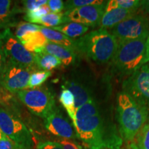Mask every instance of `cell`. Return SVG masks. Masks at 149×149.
<instances>
[{"label":"cell","instance_id":"52a82bcc","mask_svg":"<svg viewBox=\"0 0 149 149\" xmlns=\"http://www.w3.org/2000/svg\"><path fill=\"white\" fill-rule=\"evenodd\" d=\"M111 33L118 43L145 38L149 36V20L146 16L136 14L111 29Z\"/></svg>","mask_w":149,"mask_h":149},{"label":"cell","instance_id":"5b68a950","mask_svg":"<svg viewBox=\"0 0 149 149\" xmlns=\"http://www.w3.org/2000/svg\"><path fill=\"white\" fill-rule=\"evenodd\" d=\"M0 49L6 61L36 72L34 54L27 51L9 29L0 33Z\"/></svg>","mask_w":149,"mask_h":149},{"label":"cell","instance_id":"836d02e7","mask_svg":"<svg viewBox=\"0 0 149 149\" xmlns=\"http://www.w3.org/2000/svg\"><path fill=\"white\" fill-rule=\"evenodd\" d=\"M13 143L0 129V149H13Z\"/></svg>","mask_w":149,"mask_h":149},{"label":"cell","instance_id":"4dcf8cb0","mask_svg":"<svg viewBox=\"0 0 149 149\" xmlns=\"http://www.w3.org/2000/svg\"><path fill=\"white\" fill-rule=\"evenodd\" d=\"M47 5L53 13H60L64 9V2L61 0H48Z\"/></svg>","mask_w":149,"mask_h":149},{"label":"cell","instance_id":"4316f807","mask_svg":"<svg viewBox=\"0 0 149 149\" xmlns=\"http://www.w3.org/2000/svg\"><path fill=\"white\" fill-rule=\"evenodd\" d=\"M106 1L102 0H69L64 3V9L67 11L86 6L103 4Z\"/></svg>","mask_w":149,"mask_h":149},{"label":"cell","instance_id":"8fae6325","mask_svg":"<svg viewBox=\"0 0 149 149\" xmlns=\"http://www.w3.org/2000/svg\"><path fill=\"white\" fill-rule=\"evenodd\" d=\"M107 3V1L103 4L86 6L66 11L64 13L66 24L74 22L88 27L99 26L102 17L105 13Z\"/></svg>","mask_w":149,"mask_h":149},{"label":"cell","instance_id":"d4e9b609","mask_svg":"<svg viewBox=\"0 0 149 149\" xmlns=\"http://www.w3.org/2000/svg\"><path fill=\"white\" fill-rule=\"evenodd\" d=\"M51 13V10H50L49 7L46 3V4L42 6L40 8L37 9V10L26 13L24 17V19L27 22L35 24H37V22L42 17Z\"/></svg>","mask_w":149,"mask_h":149},{"label":"cell","instance_id":"8d00e7d4","mask_svg":"<svg viewBox=\"0 0 149 149\" xmlns=\"http://www.w3.org/2000/svg\"><path fill=\"white\" fill-rule=\"evenodd\" d=\"M13 149H30V148H28L27 147L22 146V145L16 144V143L15 142H13Z\"/></svg>","mask_w":149,"mask_h":149},{"label":"cell","instance_id":"cb8c5ba5","mask_svg":"<svg viewBox=\"0 0 149 149\" xmlns=\"http://www.w3.org/2000/svg\"><path fill=\"white\" fill-rule=\"evenodd\" d=\"M134 140L137 149H149V122L144 124Z\"/></svg>","mask_w":149,"mask_h":149},{"label":"cell","instance_id":"f546056e","mask_svg":"<svg viewBox=\"0 0 149 149\" xmlns=\"http://www.w3.org/2000/svg\"><path fill=\"white\" fill-rule=\"evenodd\" d=\"M13 100V95L12 93L8 92L0 84V105L6 106L10 104Z\"/></svg>","mask_w":149,"mask_h":149},{"label":"cell","instance_id":"7402d4cb","mask_svg":"<svg viewBox=\"0 0 149 149\" xmlns=\"http://www.w3.org/2000/svg\"><path fill=\"white\" fill-rule=\"evenodd\" d=\"M37 24L43 25L44 27L51 29L53 27L59 26L62 24H66V22H65L64 13H51L42 17L37 22Z\"/></svg>","mask_w":149,"mask_h":149},{"label":"cell","instance_id":"9c48e42d","mask_svg":"<svg viewBox=\"0 0 149 149\" xmlns=\"http://www.w3.org/2000/svg\"><path fill=\"white\" fill-rule=\"evenodd\" d=\"M0 129L13 142L31 149L32 137L25 124L13 114L0 108Z\"/></svg>","mask_w":149,"mask_h":149},{"label":"cell","instance_id":"30bf717a","mask_svg":"<svg viewBox=\"0 0 149 149\" xmlns=\"http://www.w3.org/2000/svg\"><path fill=\"white\" fill-rule=\"evenodd\" d=\"M30 68L22 67L6 61L0 84L10 93H17L27 88L30 76L34 72Z\"/></svg>","mask_w":149,"mask_h":149},{"label":"cell","instance_id":"44dd1931","mask_svg":"<svg viewBox=\"0 0 149 149\" xmlns=\"http://www.w3.org/2000/svg\"><path fill=\"white\" fill-rule=\"evenodd\" d=\"M141 6V1L139 0H111L107 1L105 12L116 8L137 10Z\"/></svg>","mask_w":149,"mask_h":149},{"label":"cell","instance_id":"e575fe53","mask_svg":"<svg viewBox=\"0 0 149 149\" xmlns=\"http://www.w3.org/2000/svg\"><path fill=\"white\" fill-rule=\"evenodd\" d=\"M6 64V59L3 53L1 51V50L0 49V81H1V76L3 72V70L5 69Z\"/></svg>","mask_w":149,"mask_h":149},{"label":"cell","instance_id":"e0dca14e","mask_svg":"<svg viewBox=\"0 0 149 149\" xmlns=\"http://www.w3.org/2000/svg\"><path fill=\"white\" fill-rule=\"evenodd\" d=\"M19 41L27 51L32 53L40 51L48 42L40 31L29 33Z\"/></svg>","mask_w":149,"mask_h":149},{"label":"cell","instance_id":"d6a6232c","mask_svg":"<svg viewBox=\"0 0 149 149\" xmlns=\"http://www.w3.org/2000/svg\"><path fill=\"white\" fill-rule=\"evenodd\" d=\"M57 141L62 146L64 149H84L82 146L75 141H72L71 139L61 138L58 139Z\"/></svg>","mask_w":149,"mask_h":149},{"label":"cell","instance_id":"9a60e30c","mask_svg":"<svg viewBox=\"0 0 149 149\" xmlns=\"http://www.w3.org/2000/svg\"><path fill=\"white\" fill-rule=\"evenodd\" d=\"M137 10H126V9L116 8L105 12L102 17L99 26L100 29H113L120 22L136 15Z\"/></svg>","mask_w":149,"mask_h":149},{"label":"cell","instance_id":"4fadbf2b","mask_svg":"<svg viewBox=\"0 0 149 149\" xmlns=\"http://www.w3.org/2000/svg\"><path fill=\"white\" fill-rule=\"evenodd\" d=\"M62 86L71 91L73 94L75 101L76 110L83 106L84 104L93 100V93L88 86L80 82L77 80L68 79L64 81V84Z\"/></svg>","mask_w":149,"mask_h":149},{"label":"cell","instance_id":"1f68e13d","mask_svg":"<svg viewBox=\"0 0 149 149\" xmlns=\"http://www.w3.org/2000/svg\"><path fill=\"white\" fill-rule=\"evenodd\" d=\"M37 149H64L58 141H46L39 143Z\"/></svg>","mask_w":149,"mask_h":149},{"label":"cell","instance_id":"7c38bea8","mask_svg":"<svg viewBox=\"0 0 149 149\" xmlns=\"http://www.w3.org/2000/svg\"><path fill=\"white\" fill-rule=\"evenodd\" d=\"M45 127L53 135L62 139H72L76 137L71 124L65 118L57 107L45 118Z\"/></svg>","mask_w":149,"mask_h":149},{"label":"cell","instance_id":"83f0119b","mask_svg":"<svg viewBox=\"0 0 149 149\" xmlns=\"http://www.w3.org/2000/svg\"><path fill=\"white\" fill-rule=\"evenodd\" d=\"M11 4L10 0H0V27L5 26L10 18Z\"/></svg>","mask_w":149,"mask_h":149},{"label":"cell","instance_id":"ffe728a7","mask_svg":"<svg viewBox=\"0 0 149 149\" xmlns=\"http://www.w3.org/2000/svg\"><path fill=\"white\" fill-rule=\"evenodd\" d=\"M61 88H62V91L59 95V101L63 107L65 108L72 121L74 119L76 111H77L75 108V104H74L75 101H74V95L71 91L64 87V86H61Z\"/></svg>","mask_w":149,"mask_h":149},{"label":"cell","instance_id":"ba28073f","mask_svg":"<svg viewBox=\"0 0 149 149\" xmlns=\"http://www.w3.org/2000/svg\"><path fill=\"white\" fill-rule=\"evenodd\" d=\"M123 92L141 105L149 108V64L132 73L122 84Z\"/></svg>","mask_w":149,"mask_h":149},{"label":"cell","instance_id":"277c9868","mask_svg":"<svg viewBox=\"0 0 149 149\" xmlns=\"http://www.w3.org/2000/svg\"><path fill=\"white\" fill-rule=\"evenodd\" d=\"M148 61L149 36L118 43L112 59L114 70L122 74H131Z\"/></svg>","mask_w":149,"mask_h":149},{"label":"cell","instance_id":"484cf974","mask_svg":"<svg viewBox=\"0 0 149 149\" xmlns=\"http://www.w3.org/2000/svg\"><path fill=\"white\" fill-rule=\"evenodd\" d=\"M40 30V26L29 22H21L17 25L15 31V37L19 40L23 38L29 33L38 32Z\"/></svg>","mask_w":149,"mask_h":149},{"label":"cell","instance_id":"603a6c76","mask_svg":"<svg viewBox=\"0 0 149 149\" xmlns=\"http://www.w3.org/2000/svg\"><path fill=\"white\" fill-rule=\"evenodd\" d=\"M51 71H45V70H40V71L33 72L30 76L26 89L39 88L41 85L45 82L48 77H51Z\"/></svg>","mask_w":149,"mask_h":149},{"label":"cell","instance_id":"d6986e66","mask_svg":"<svg viewBox=\"0 0 149 149\" xmlns=\"http://www.w3.org/2000/svg\"><path fill=\"white\" fill-rule=\"evenodd\" d=\"M51 29L59 31V32L66 35L67 37L72 39L74 37H81L82 35H84L86 33L88 32L89 28L83 24L70 22V23L62 24L59 26L53 27Z\"/></svg>","mask_w":149,"mask_h":149},{"label":"cell","instance_id":"74e56055","mask_svg":"<svg viewBox=\"0 0 149 149\" xmlns=\"http://www.w3.org/2000/svg\"><path fill=\"white\" fill-rule=\"evenodd\" d=\"M128 147H129V149H137L135 144L134 143V141H133V142H131V143H130V144H129V146H128Z\"/></svg>","mask_w":149,"mask_h":149},{"label":"cell","instance_id":"3957f363","mask_svg":"<svg viewBox=\"0 0 149 149\" xmlns=\"http://www.w3.org/2000/svg\"><path fill=\"white\" fill-rule=\"evenodd\" d=\"M118 47V42L107 29L89 32L76 40V51L99 64L113 59Z\"/></svg>","mask_w":149,"mask_h":149},{"label":"cell","instance_id":"d590c367","mask_svg":"<svg viewBox=\"0 0 149 149\" xmlns=\"http://www.w3.org/2000/svg\"><path fill=\"white\" fill-rule=\"evenodd\" d=\"M141 6L144 7L145 10L149 13V0L147 1H141Z\"/></svg>","mask_w":149,"mask_h":149},{"label":"cell","instance_id":"ac0fdd59","mask_svg":"<svg viewBox=\"0 0 149 149\" xmlns=\"http://www.w3.org/2000/svg\"><path fill=\"white\" fill-rule=\"evenodd\" d=\"M34 60L37 68L41 70L51 71L62 64L61 61L55 56L44 52L35 53Z\"/></svg>","mask_w":149,"mask_h":149},{"label":"cell","instance_id":"6da1fadb","mask_svg":"<svg viewBox=\"0 0 149 149\" xmlns=\"http://www.w3.org/2000/svg\"><path fill=\"white\" fill-rule=\"evenodd\" d=\"M72 122L85 149H121L122 138L114 124L102 117L94 99L77 109Z\"/></svg>","mask_w":149,"mask_h":149},{"label":"cell","instance_id":"8992f818","mask_svg":"<svg viewBox=\"0 0 149 149\" xmlns=\"http://www.w3.org/2000/svg\"><path fill=\"white\" fill-rule=\"evenodd\" d=\"M18 98L33 114L45 119L56 108L51 91L44 88L24 89L17 93Z\"/></svg>","mask_w":149,"mask_h":149},{"label":"cell","instance_id":"7a4b0ae2","mask_svg":"<svg viewBox=\"0 0 149 149\" xmlns=\"http://www.w3.org/2000/svg\"><path fill=\"white\" fill-rule=\"evenodd\" d=\"M148 109L136 102L124 92L118 94L117 99V118L120 135L123 140L133 142L146 124Z\"/></svg>","mask_w":149,"mask_h":149},{"label":"cell","instance_id":"2e32d148","mask_svg":"<svg viewBox=\"0 0 149 149\" xmlns=\"http://www.w3.org/2000/svg\"><path fill=\"white\" fill-rule=\"evenodd\" d=\"M40 31L47 39L48 42L64 46L76 51V40L67 37L59 31L44 26H41Z\"/></svg>","mask_w":149,"mask_h":149},{"label":"cell","instance_id":"f1b7e54d","mask_svg":"<svg viewBox=\"0 0 149 149\" xmlns=\"http://www.w3.org/2000/svg\"><path fill=\"white\" fill-rule=\"evenodd\" d=\"M48 0H26L22 1L23 9L22 12L26 13L37 10L42 6L47 3Z\"/></svg>","mask_w":149,"mask_h":149},{"label":"cell","instance_id":"f35d334b","mask_svg":"<svg viewBox=\"0 0 149 149\" xmlns=\"http://www.w3.org/2000/svg\"><path fill=\"white\" fill-rule=\"evenodd\" d=\"M121 149H124V148H121Z\"/></svg>","mask_w":149,"mask_h":149},{"label":"cell","instance_id":"5bb4252c","mask_svg":"<svg viewBox=\"0 0 149 149\" xmlns=\"http://www.w3.org/2000/svg\"><path fill=\"white\" fill-rule=\"evenodd\" d=\"M44 52L55 56L61 61L63 65L68 66L73 64L76 59V52L64 46L48 42L42 49L37 53Z\"/></svg>","mask_w":149,"mask_h":149}]
</instances>
